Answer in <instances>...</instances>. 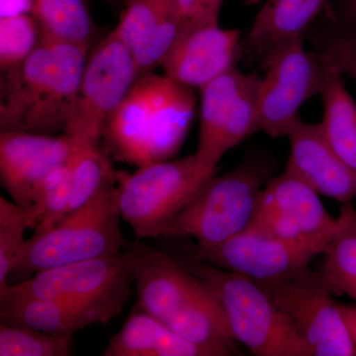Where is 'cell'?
Segmentation results:
<instances>
[{
	"instance_id": "cell-34",
	"label": "cell",
	"mask_w": 356,
	"mask_h": 356,
	"mask_svg": "<svg viewBox=\"0 0 356 356\" xmlns=\"http://www.w3.org/2000/svg\"><path fill=\"white\" fill-rule=\"evenodd\" d=\"M339 308L344 321H346V325H348L356 353V305L339 304Z\"/></svg>"
},
{
	"instance_id": "cell-35",
	"label": "cell",
	"mask_w": 356,
	"mask_h": 356,
	"mask_svg": "<svg viewBox=\"0 0 356 356\" xmlns=\"http://www.w3.org/2000/svg\"><path fill=\"white\" fill-rule=\"evenodd\" d=\"M245 1L250 4H254L257 3V1H259V0H245Z\"/></svg>"
},
{
	"instance_id": "cell-32",
	"label": "cell",
	"mask_w": 356,
	"mask_h": 356,
	"mask_svg": "<svg viewBox=\"0 0 356 356\" xmlns=\"http://www.w3.org/2000/svg\"><path fill=\"white\" fill-rule=\"evenodd\" d=\"M327 18L337 24L356 30V0H337Z\"/></svg>"
},
{
	"instance_id": "cell-19",
	"label": "cell",
	"mask_w": 356,
	"mask_h": 356,
	"mask_svg": "<svg viewBox=\"0 0 356 356\" xmlns=\"http://www.w3.org/2000/svg\"><path fill=\"white\" fill-rule=\"evenodd\" d=\"M96 312L64 302L0 289V324L31 327L54 336L72 337L88 325L106 324Z\"/></svg>"
},
{
	"instance_id": "cell-33",
	"label": "cell",
	"mask_w": 356,
	"mask_h": 356,
	"mask_svg": "<svg viewBox=\"0 0 356 356\" xmlns=\"http://www.w3.org/2000/svg\"><path fill=\"white\" fill-rule=\"evenodd\" d=\"M34 0H0V17L32 14Z\"/></svg>"
},
{
	"instance_id": "cell-2",
	"label": "cell",
	"mask_w": 356,
	"mask_h": 356,
	"mask_svg": "<svg viewBox=\"0 0 356 356\" xmlns=\"http://www.w3.org/2000/svg\"><path fill=\"white\" fill-rule=\"evenodd\" d=\"M117 182V177L106 180L92 197L67 213L57 226L26 241L9 277L20 282L44 269L125 250Z\"/></svg>"
},
{
	"instance_id": "cell-26",
	"label": "cell",
	"mask_w": 356,
	"mask_h": 356,
	"mask_svg": "<svg viewBox=\"0 0 356 356\" xmlns=\"http://www.w3.org/2000/svg\"><path fill=\"white\" fill-rule=\"evenodd\" d=\"M39 220L36 206L21 207L0 197V288L8 284L14 262L26 242V229L36 227Z\"/></svg>"
},
{
	"instance_id": "cell-8",
	"label": "cell",
	"mask_w": 356,
	"mask_h": 356,
	"mask_svg": "<svg viewBox=\"0 0 356 356\" xmlns=\"http://www.w3.org/2000/svg\"><path fill=\"white\" fill-rule=\"evenodd\" d=\"M140 76L135 58L117 32L88 56L65 135L72 143H102L105 126Z\"/></svg>"
},
{
	"instance_id": "cell-1",
	"label": "cell",
	"mask_w": 356,
	"mask_h": 356,
	"mask_svg": "<svg viewBox=\"0 0 356 356\" xmlns=\"http://www.w3.org/2000/svg\"><path fill=\"white\" fill-rule=\"evenodd\" d=\"M90 46L42 37L21 64L1 72L0 129L64 134Z\"/></svg>"
},
{
	"instance_id": "cell-4",
	"label": "cell",
	"mask_w": 356,
	"mask_h": 356,
	"mask_svg": "<svg viewBox=\"0 0 356 356\" xmlns=\"http://www.w3.org/2000/svg\"><path fill=\"white\" fill-rule=\"evenodd\" d=\"M271 172L270 161L252 154L231 172L206 178L170 222L165 236H191L198 245L207 247L242 233L252 222Z\"/></svg>"
},
{
	"instance_id": "cell-14",
	"label": "cell",
	"mask_w": 356,
	"mask_h": 356,
	"mask_svg": "<svg viewBox=\"0 0 356 356\" xmlns=\"http://www.w3.org/2000/svg\"><path fill=\"white\" fill-rule=\"evenodd\" d=\"M242 46L238 30L184 21L159 67L173 81L200 89L236 67Z\"/></svg>"
},
{
	"instance_id": "cell-22",
	"label": "cell",
	"mask_w": 356,
	"mask_h": 356,
	"mask_svg": "<svg viewBox=\"0 0 356 356\" xmlns=\"http://www.w3.org/2000/svg\"><path fill=\"white\" fill-rule=\"evenodd\" d=\"M318 57L325 70L320 93L324 113L318 124L327 144L356 175V102L346 88L341 70L327 58Z\"/></svg>"
},
{
	"instance_id": "cell-9",
	"label": "cell",
	"mask_w": 356,
	"mask_h": 356,
	"mask_svg": "<svg viewBox=\"0 0 356 356\" xmlns=\"http://www.w3.org/2000/svg\"><path fill=\"white\" fill-rule=\"evenodd\" d=\"M257 74L236 67L200 88V133L195 156L204 175H212L229 149L257 132Z\"/></svg>"
},
{
	"instance_id": "cell-13",
	"label": "cell",
	"mask_w": 356,
	"mask_h": 356,
	"mask_svg": "<svg viewBox=\"0 0 356 356\" xmlns=\"http://www.w3.org/2000/svg\"><path fill=\"white\" fill-rule=\"evenodd\" d=\"M192 257L210 266L270 282L309 266L317 254L309 248L247 229L214 245H194Z\"/></svg>"
},
{
	"instance_id": "cell-7",
	"label": "cell",
	"mask_w": 356,
	"mask_h": 356,
	"mask_svg": "<svg viewBox=\"0 0 356 356\" xmlns=\"http://www.w3.org/2000/svg\"><path fill=\"white\" fill-rule=\"evenodd\" d=\"M262 60L264 76L257 95V131L286 137L299 120V110L320 95L325 83L322 60L304 46V37L275 44Z\"/></svg>"
},
{
	"instance_id": "cell-16",
	"label": "cell",
	"mask_w": 356,
	"mask_h": 356,
	"mask_svg": "<svg viewBox=\"0 0 356 356\" xmlns=\"http://www.w3.org/2000/svg\"><path fill=\"white\" fill-rule=\"evenodd\" d=\"M286 137L290 152L285 170L337 202L350 203L356 198V175L327 144L320 124L299 119Z\"/></svg>"
},
{
	"instance_id": "cell-23",
	"label": "cell",
	"mask_w": 356,
	"mask_h": 356,
	"mask_svg": "<svg viewBox=\"0 0 356 356\" xmlns=\"http://www.w3.org/2000/svg\"><path fill=\"white\" fill-rule=\"evenodd\" d=\"M320 274L334 296H346L356 301V210L343 204L337 229L325 248Z\"/></svg>"
},
{
	"instance_id": "cell-11",
	"label": "cell",
	"mask_w": 356,
	"mask_h": 356,
	"mask_svg": "<svg viewBox=\"0 0 356 356\" xmlns=\"http://www.w3.org/2000/svg\"><path fill=\"white\" fill-rule=\"evenodd\" d=\"M248 229L324 254L337 229L320 194L285 170L262 188Z\"/></svg>"
},
{
	"instance_id": "cell-24",
	"label": "cell",
	"mask_w": 356,
	"mask_h": 356,
	"mask_svg": "<svg viewBox=\"0 0 356 356\" xmlns=\"http://www.w3.org/2000/svg\"><path fill=\"white\" fill-rule=\"evenodd\" d=\"M33 15L43 38L90 46L95 25L86 0H34Z\"/></svg>"
},
{
	"instance_id": "cell-5",
	"label": "cell",
	"mask_w": 356,
	"mask_h": 356,
	"mask_svg": "<svg viewBox=\"0 0 356 356\" xmlns=\"http://www.w3.org/2000/svg\"><path fill=\"white\" fill-rule=\"evenodd\" d=\"M207 177L199 168L195 154L147 163L133 175L118 172L121 218L138 238L165 236L170 222Z\"/></svg>"
},
{
	"instance_id": "cell-31",
	"label": "cell",
	"mask_w": 356,
	"mask_h": 356,
	"mask_svg": "<svg viewBox=\"0 0 356 356\" xmlns=\"http://www.w3.org/2000/svg\"><path fill=\"white\" fill-rule=\"evenodd\" d=\"M185 22L219 25L224 0H173Z\"/></svg>"
},
{
	"instance_id": "cell-29",
	"label": "cell",
	"mask_w": 356,
	"mask_h": 356,
	"mask_svg": "<svg viewBox=\"0 0 356 356\" xmlns=\"http://www.w3.org/2000/svg\"><path fill=\"white\" fill-rule=\"evenodd\" d=\"M42 29L32 14L0 17V70L21 64L38 47Z\"/></svg>"
},
{
	"instance_id": "cell-20",
	"label": "cell",
	"mask_w": 356,
	"mask_h": 356,
	"mask_svg": "<svg viewBox=\"0 0 356 356\" xmlns=\"http://www.w3.org/2000/svg\"><path fill=\"white\" fill-rule=\"evenodd\" d=\"M325 3V0H267L243 41V56L262 58L275 44L305 36Z\"/></svg>"
},
{
	"instance_id": "cell-17",
	"label": "cell",
	"mask_w": 356,
	"mask_h": 356,
	"mask_svg": "<svg viewBox=\"0 0 356 356\" xmlns=\"http://www.w3.org/2000/svg\"><path fill=\"white\" fill-rule=\"evenodd\" d=\"M182 23L173 0H130L114 30L132 53L143 76L161 65Z\"/></svg>"
},
{
	"instance_id": "cell-18",
	"label": "cell",
	"mask_w": 356,
	"mask_h": 356,
	"mask_svg": "<svg viewBox=\"0 0 356 356\" xmlns=\"http://www.w3.org/2000/svg\"><path fill=\"white\" fill-rule=\"evenodd\" d=\"M154 74H143L110 117L103 139L109 152L142 166L151 163Z\"/></svg>"
},
{
	"instance_id": "cell-27",
	"label": "cell",
	"mask_w": 356,
	"mask_h": 356,
	"mask_svg": "<svg viewBox=\"0 0 356 356\" xmlns=\"http://www.w3.org/2000/svg\"><path fill=\"white\" fill-rule=\"evenodd\" d=\"M72 355V337L54 336L31 327L0 324V356Z\"/></svg>"
},
{
	"instance_id": "cell-10",
	"label": "cell",
	"mask_w": 356,
	"mask_h": 356,
	"mask_svg": "<svg viewBox=\"0 0 356 356\" xmlns=\"http://www.w3.org/2000/svg\"><path fill=\"white\" fill-rule=\"evenodd\" d=\"M257 283L291 320L311 356L356 355L339 304L320 273L307 266L280 280Z\"/></svg>"
},
{
	"instance_id": "cell-28",
	"label": "cell",
	"mask_w": 356,
	"mask_h": 356,
	"mask_svg": "<svg viewBox=\"0 0 356 356\" xmlns=\"http://www.w3.org/2000/svg\"><path fill=\"white\" fill-rule=\"evenodd\" d=\"M72 192V168L67 161L44 178L36 192L34 205L39 211L40 220L35 234L50 231L70 212Z\"/></svg>"
},
{
	"instance_id": "cell-15",
	"label": "cell",
	"mask_w": 356,
	"mask_h": 356,
	"mask_svg": "<svg viewBox=\"0 0 356 356\" xmlns=\"http://www.w3.org/2000/svg\"><path fill=\"white\" fill-rule=\"evenodd\" d=\"M72 145L69 136L6 131L0 133V180L14 203L34 205L44 178L67 163Z\"/></svg>"
},
{
	"instance_id": "cell-6",
	"label": "cell",
	"mask_w": 356,
	"mask_h": 356,
	"mask_svg": "<svg viewBox=\"0 0 356 356\" xmlns=\"http://www.w3.org/2000/svg\"><path fill=\"white\" fill-rule=\"evenodd\" d=\"M132 283L125 250L118 254L44 269L20 282L8 283L3 288L96 312L109 322L128 303Z\"/></svg>"
},
{
	"instance_id": "cell-3",
	"label": "cell",
	"mask_w": 356,
	"mask_h": 356,
	"mask_svg": "<svg viewBox=\"0 0 356 356\" xmlns=\"http://www.w3.org/2000/svg\"><path fill=\"white\" fill-rule=\"evenodd\" d=\"M216 294L236 341L257 356H311L291 320L254 280L199 261L175 257Z\"/></svg>"
},
{
	"instance_id": "cell-30",
	"label": "cell",
	"mask_w": 356,
	"mask_h": 356,
	"mask_svg": "<svg viewBox=\"0 0 356 356\" xmlns=\"http://www.w3.org/2000/svg\"><path fill=\"white\" fill-rule=\"evenodd\" d=\"M306 34L318 55L356 83V30L327 19L323 26H312Z\"/></svg>"
},
{
	"instance_id": "cell-21",
	"label": "cell",
	"mask_w": 356,
	"mask_h": 356,
	"mask_svg": "<svg viewBox=\"0 0 356 356\" xmlns=\"http://www.w3.org/2000/svg\"><path fill=\"white\" fill-rule=\"evenodd\" d=\"M104 356H213L209 350L175 334L161 320L138 306L120 331L112 336Z\"/></svg>"
},
{
	"instance_id": "cell-25",
	"label": "cell",
	"mask_w": 356,
	"mask_h": 356,
	"mask_svg": "<svg viewBox=\"0 0 356 356\" xmlns=\"http://www.w3.org/2000/svg\"><path fill=\"white\" fill-rule=\"evenodd\" d=\"M69 163L72 168V192L70 211L83 205L106 180L116 178V170L102 143L72 144Z\"/></svg>"
},
{
	"instance_id": "cell-12",
	"label": "cell",
	"mask_w": 356,
	"mask_h": 356,
	"mask_svg": "<svg viewBox=\"0 0 356 356\" xmlns=\"http://www.w3.org/2000/svg\"><path fill=\"white\" fill-rule=\"evenodd\" d=\"M127 252L139 305L163 323L213 294L173 255L143 243L127 248Z\"/></svg>"
}]
</instances>
